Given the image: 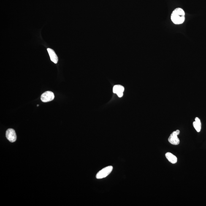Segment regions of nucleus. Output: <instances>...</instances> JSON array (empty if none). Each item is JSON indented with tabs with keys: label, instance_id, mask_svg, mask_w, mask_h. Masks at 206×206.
Masks as SVG:
<instances>
[{
	"label": "nucleus",
	"instance_id": "f257e3e1",
	"mask_svg": "<svg viewBox=\"0 0 206 206\" xmlns=\"http://www.w3.org/2000/svg\"><path fill=\"white\" fill-rule=\"evenodd\" d=\"M185 13L181 8H177L173 11L171 16V18L174 24H180L184 22Z\"/></svg>",
	"mask_w": 206,
	"mask_h": 206
},
{
	"label": "nucleus",
	"instance_id": "f03ea898",
	"mask_svg": "<svg viewBox=\"0 0 206 206\" xmlns=\"http://www.w3.org/2000/svg\"><path fill=\"white\" fill-rule=\"evenodd\" d=\"M113 169V166H112L104 168L102 170L100 171L97 174L96 178L100 179L107 176L111 172Z\"/></svg>",
	"mask_w": 206,
	"mask_h": 206
},
{
	"label": "nucleus",
	"instance_id": "7ed1b4c3",
	"mask_svg": "<svg viewBox=\"0 0 206 206\" xmlns=\"http://www.w3.org/2000/svg\"><path fill=\"white\" fill-rule=\"evenodd\" d=\"M180 133V131L179 130H177L172 132L169 136L168 139L169 143L174 145H178L180 143V140L177 137V136Z\"/></svg>",
	"mask_w": 206,
	"mask_h": 206
},
{
	"label": "nucleus",
	"instance_id": "20e7f679",
	"mask_svg": "<svg viewBox=\"0 0 206 206\" xmlns=\"http://www.w3.org/2000/svg\"><path fill=\"white\" fill-rule=\"evenodd\" d=\"M54 97V94L51 91H47L42 93L41 99L42 102H47L53 100Z\"/></svg>",
	"mask_w": 206,
	"mask_h": 206
},
{
	"label": "nucleus",
	"instance_id": "39448f33",
	"mask_svg": "<svg viewBox=\"0 0 206 206\" xmlns=\"http://www.w3.org/2000/svg\"><path fill=\"white\" fill-rule=\"evenodd\" d=\"M6 136L8 140L11 142H15L17 140L16 134L14 129H7L6 132Z\"/></svg>",
	"mask_w": 206,
	"mask_h": 206
},
{
	"label": "nucleus",
	"instance_id": "423d86ee",
	"mask_svg": "<svg viewBox=\"0 0 206 206\" xmlns=\"http://www.w3.org/2000/svg\"><path fill=\"white\" fill-rule=\"evenodd\" d=\"M47 50L48 52L50 60H51V61L55 63H57L58 58L54 51L50 48L47 49Z\"/></svg>",
	"mask_w": 206,
	"mask_h": 206
},
{
	"label": "nucleus",
	"instance_id": "0eeeda50",
	"mask_svg": "<svg viewBox=\"0 0 206 206\" xmlns=\"http://www.w3.org/2000/svg\"><path fill=\"white\" fill-rule=\"evenodd\" d=\"M165 156L166 158L169 162L172 164H175L177 162V158L175 155L170 153H166Z\"/></svg>",
	"mask_w": 206,
	"mask_h": 206
},
{
	"label": "nucleus",
	"instance_id": "6e6552de",
	"mask_svg": "<svg viewBox=\"0 0 206 206\" xmlns=\"http://www.w3.org/2000/svg\"><path fill=\"white\" fill-rule=\"evenodd\" d=\"M193 126L197 132H200L201 129V123L200 120L198 117L195 118V121L193 123Z\"/></svg>",
	"mask_w": 206,
	"mask_h": 206
},
{
	"label": "nucleus",
	"instance_id": "1a4fd4ad",
	"mask_svg": "<svg viewBox=\"0 0 206 206\" xmlns=\"http://www.w3.org/2000/svg\"><path fill=\"white\" fill-rule=\"evenodd\" d=\"M125 88L123 86L120 85H115L113 88V93L116 94L120 93H123L124 91Z\"/></svg>",
	"mask_w": 206,
	"mask_h": 206
},
{
	"label": "nucleus",
	"instance_id": "9d476101",
	"mask_svg": "<svg viewBox=\"0 0 206 206\" xmlns=\"http://www.w3.org/2000/svg\"><path fill=\"white\" fill-rule=\"evenodd\" d=\"M117 96H118V97H122L123 96V93H118V94H117Z\"/></svg>",
	"mask_w": 206,
	"mask_h": 206
},
{
	"label": "nucleus",
	"instance_id": "9b49d317",
	"mask_svg": "<svg viewBox=\"0 0 206 206\" xmlns=\"http://www.w3.org/2000/svg\"><path fill=\"white\" fill-rule=\"evenodd\" d=\"M39 106V105H38L37 107H38Z\"/></svg>",
	"mask_w": 206,
	"mask_h": 206
}]
</instances>
